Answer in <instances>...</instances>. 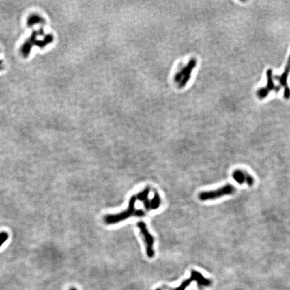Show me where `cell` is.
Segmentation results:
<instances>
[{"instance_id":"12","label":"cell","mask_w":290,"mask_h":290,"mask_svg":"<svg viewBox=\"0 0 290 290\" xmlns=\"http://www.w3.org/2000/svg\"><path fill=\"white\" fill-rule=\"evenodd\" d=\"M8 238V235L5 232H2V233L0 234V246L4 243V242H5L7 240Z\"/></svg>"},{"instance_id":"6","label":"cell","mask_w":290,"mask_h":290,"mask_svg":"<svg viewBox=\"0 0 290 290\" xmlns=\"http://www.w3.org/2000/svg\"><path fill=\"white\" fill-rule=\"evenodd\" d=\"M272 71L271 69H268V71L267 72V84L266 85V87L264 88H261L257 91V96L260 99H263L265 98L268 95L269 92H270L271 90H274L276 89L277 91H278L279 89H277L276 87H275L274 83H273V76H272Z\"/></svg>"},{"instance_id":"15","label":"cell","mask_w":290,"mask_h":290,"mask_svg":"<svg viewBox=\"0 0 290 290\" xmlns=\"http://www.w3.org/2000/svg\"><path fill=\"white\" fill-rule=\"evenodd\" d=\"M156 290H161V289H157Z\"/></svg>"},{"instance_id":"9","label":"cell","mask_w":290,"mask_h":290,"mask_svg":"<svg viewBox=\"0 0 290 290\" xmlns=\"http://www.w3.org/2000/svg\"><path fill=\"white\" fill-rule=\"evenodd\" d=\"M161 205V197L157 191L155 190L154 192V197L151 200V209H157Z\"/></svg>"},{"instance_id":"13","label":"cell","mask_w":290,"mask_h":290,"mask_svg":"<svg viewBox=\"0 0 290 290\" xmlns=\"http://www.w3.org/2000/svg\"><path fill=\"white\" fill-rule=\"evenodd\" d=\"M145 215V212L143 209H136L134 216L138 217H143Z\"/></svg>"},{"instance_id":"5","label":"cell","mask_w":290,"mask_h":290,"mask_svg":"<svg viewBox=\"0 0 290 290\" xmlns=\"http://www.w3.org/2000/svg\"><path fill=\"white\" fill-rule=\"evenodd\" d=\"M196 63L197 61L195 59H192L186 67L182 68L181 71L176 74L175 79L176 82H178L180 87H184L189 81L191 77V73L196 65Z\"/></svg>"},{"instance_id":"3","label":"cell","mask_w":290,"mask_h":290,"mask_svg":"<svg viewBox=\"0 0 290 290\" xmlns=\"http://www.w3.org/2000/svg\"><path fill=\"white\" fill-rule=\"evenodd\" d=\"M137 227L139 228L140 232L145 241L146 246V252L148 257L153 258L155 255V250L153 248L154 238L153 236L149 233L147 225L143 222H139L137 223Z\"/></svg>"},{"instance_id":"7","label":"cell","mask_w":290,"mask_h":290,"mask_svg":"<svg viewBox=\"0 0 290 290\" xmlns=\"http://www.w3.org/2000/svg\"><path fill=\"white\" fill-rule=\"evenodd\" d=\"M289 72H290V56L288 59V61H287V65L285 67L284 72H283L282 75L278 78L280 85L284 87V98L285 99L290 98V89L288 86H287V77H288Z\"/></svg>"},{"instance_id":"10","label":"cell","mask_w":290,"mask_h":290,"mask_svg":"<svg viewBox=\"0 0 290 290\" xmlns=\"http://www.w3.org/2000/svg\"><path fill=\"white\" fill-rule=\"evenodd\" d=\"M150 192V189L149 188H146L145 190H143L142 192H139L138 193L136 198L137 199H139L140 201H141L142 202H144V201L147 200L148 196H149V193Z\"/></svg>"},{"instance_id":"8","label":"cell","mask_w":290,"mask_h":290,"mask_svg":"<svg viewBox=\"0 0 290 290\" xmlns=\"http://www.w3.org/2000/svg\"><path fill=\"white\" fill-rule=\"evenodd\" d=\"M232 177L235 182L238 184L241 185L245 183V175H244V171L236 169L232 173Z\"/></svg>"},{"instance_id":"1","label":"cell","mask_w":290,"mask_h":290,"mask_svg":"<svg viewBox=\"0 0 290 290\" xmlns=\"http://www.w3.org/2000/svg\"><path fill=\"white\" fill-rule=\"evenodd\" d=\"M136 196L132 195L130 199L128 202V206L126 210L122 212L116 214H109L106 215L104 218V222L108 225L115 224L119 223L122 221H124L125 220L128 219V218L131 217L132 216H134L135 213V203L136 201Z\"/></svg>"},{"instance_id":"4","label":"cell","mask_w":290,"mask_h":290,"mask_svg":"<svg viewBox=\"0 0 290 290\" xmlns=\"http://www.w3.org/2000/svg\"><path fill=\"white\" fill-rule=\"evenodd\" d=\"M193 281H196L199 287H208L212 285V281L210 279L205 278L200 273L195 270H192L190 279H186L183 281L179 287L171 290H185Z\"/></svg>"},{"instance_id":"2","label":"cell","mask_w":290,"mask_h":290,"mask_svg":"<svg viewBox=\"0 0 290 290\" xmlns=\"http://www.w3.org/2000/svg\"><path fill=\"white\" fill-rule=\"evenodd\" d=\"M236 192L235 187L231 184H226L217 190L202 192L198 195L199 199L201 201L212 200L219 198V197L234 194Z\"/></svg>"},{"instance_id":"14","label":"cell","mask_w":290,"mask_h":290,"mask_svg":"<svg viewBox=\"0 0 290 290\" xmlns=\"http://www.w3.org/2000/svg\"><path fill=\"white\" fill-rule=\"evenodd\" d=\"M70 290H77V289H75V288H71V289H70Z\"/></svg>"},{"instance_id":"11","label":"cell","mask_w":290,"mask_h":290,"mask_svg":"<svg viewBox=\"0 0 290 290\" xmlns=\"http://www.w3.org/2000/svg\"><path fill=\"white\" fill-rule=\"evenodd\" d=\"M244 175H245V183L248 186H253L255 179L250 175L246 171H244Z\"/></svg>"}]
</instances>
